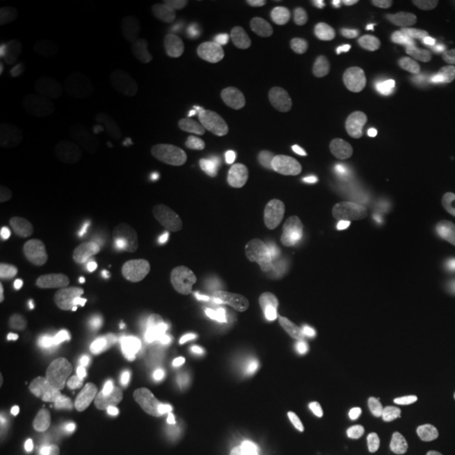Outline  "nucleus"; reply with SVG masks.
<instances>
[{
  "label": "nucleus",
  "instance_id": "1",
  "mask_svg": "<svg viewBox=\"0 0 455 455\" xmlns=\"http://www.w3.org/2000/svg\"><path fill=\"white\" fill-rule=\"evenodd\" d=\"M129 180L142 195L169 199L186 189L188 172L172 150L159 144H146L132 156Z\"/></svg>",
  "mask_w": 455,
  "mask_h": 455
},
{
  "label": "nucleus",
  "instance_id": "2",
  "mask_svg": "<svg viewBox=\"0 0 455 455\" xmlns=\"http://www.w3.org/2000/svg\"><path fill=\"white\" fill-rule=\"evenodd\" d=\"M302 306L315 321L346 332L366 331L374 321L371 304L344 289H312L302 297Z\"/></svg>",
  "mask_w": 455,
  "mask_h": 455
},
{
  "label": "nucleus",
  "instance_id": "3",
  "mask_svg": "<svg viewBox=\"0 0 455 455\" xmlns=\"http://www.w3.org/2000/svg\"><path fill=\"white\" fill-rule=\"evenodd\" d=\"M44 210L51 223L71 235H90L108 225L110 212L101 197L78 188L49 193Z\"/></svg>",
  "mask_w": 455,
  "mask_h": 455
},
{
  "label": "nucleus",
  "instance_id": "4",
  "mask_svg": "<svg viewBox=\"0 0 455 455\" xmlns=\"http://www.w3.org/2000/svg\"><path fill=\"white\" fill-rule=\"evenodd\" d=\"M220 163L229 180L251 193H268L276 182L274 164L259 147L244 139H231L220 152Z\"/></svg>",
  "mask_w": 455,
  "mask_h": 455
},
{
  "label": "nucleus",
  "instance_id": "5",
  "mask_svg": "<svg viewBox=\"0 0 455 455\" xmlns=\"http://www.w3.org/2000/svg\"><path fill=\"white\" fill-rule=\"evenodd\" d=\"M396 236L410 259L440 274L454 270V246L430 223L407 218L396 227Z\"/></svg>",
  "mask_w": 455,
  "mask_h": 455
},
{
  "label": "nucleus",
  "instance_id": "6",
  "mask_svg": "<svg viewBox=\"0 0 455 455\" xmlns=\"http://www.w3.org/2000/svg\"><path fill=\"white\" fill-rule=\"evenodd\" d=\"M147 280L174 304L188 307L197 297L199 280L163 248H147L140 257Z\"/></svg>",
  "mask_w": 455,
  "mask_h": 455
},
{
  "label": "nucleus",
  "instance_id": "7",
  "mask_svg": "<svg viewBox=\"0 0 455 455\" xmlns=\"http://www.w3.org/2000/svg\"><path fill=\"white\" fill-rule=\"evenodd\" d=\"M46 263L33 250L2 246L0 250V292L12 297L34 293L46 280Z\"/></svg>",
  "mask_w": 455,
  "mask_h": 455
},
{
  "label": "nucleus",
  "instance_id": "8",
  "mask_svg": "<svg viewBox=\"0 0 455 455\" xmlns=\"http://www.w3.org/2000/svg\"><path fill=\"white\" fill-rule=\"evenodd\" d=\"M115 317L132 327H150L163 319L164 302L159 292L140 282H122L110 293Z\"/></svg>",
  "mask_w": 455,
  "mask_h": 455
},
{
  "label": "nucleus",
  "instance_id": "9",
  "mask_svg": "<svg viewBox=\"0 0 455 455\" xmlns=\"http://www.w3.org/2000/svg\"><path fill=\"white\" fill-rule=\"evenodd\" d=\"M73 188L98 197H115L127 186V172L120 164L103 154H83L69 165Z\"/></svg>",
  "mask_w": 455,
  "mask_h": 455
},
{
  "label": "nucleus",
  "instance_id": "10",
  "mask_svg": "<svg viewBox=\"0 0 455 455\" xmlns=\"http://www.w3.org/2000/svg\"><path fill=\"white\" fill-rule=\"evenodd\" d=\"M306 427L314 442L329 455H364L366 447L358 430L336 411L317 408L306 417Z\"/></svg>",
  "mask_w": 455,
  "mask_h": 455
},
{
  "label": "nucleus",
  "instance_id": "11",
  "mask_svg": "<svg viewBox=\"0 0 455 455\" xmlns=\"http://www.w3.org/2000/svg\"><path fill=\"white\" fill-rule=\"evenodd\" d=\"M395 108L403 118L422 127L437 125L449 114L447 98L430 83L403 86L395 95Z\"/></svg>",
  "mask_w": 455,
  "mask_h": 455
},
{
  "label": "nucleus",
  "instance_id": "12",
  "mask_svg": "<svg viewBox=\"0 0 455 455\" xmlns=\"http://www.w3.org/2000/svg\"><path fill=\"white\" fill-rule=\"evenodd\" d=\"M243 66L248 76L261 86L274 82L280 66V43L267 31L248 34L243 41Z\"/></svg>",
  "mask_w": 455,
  "mask_h": 455
},
{
  "label": "nucleus",
  "instance_id": "13",
  "mask_svg": "<svg viewBox=\"0 0 455 455\" xmlns=\"http://www.w3.org/2000/svg\"><path fill=\"white\" fill-rule=\"evenodd\" d=\"M327 92L338 114L359 115L368 105L370 92L363 76L349 68H336L327 78Z\"/></svg>",
  "mask_w": 455,
  "mask_h": 455
},
{
  "label": "nucleus",
  "instance_id": "14",
  "mask_svg": "<svg viewBox=\"0 0 455 455\" xmlns=\"http://www.w3.org/2000/svg\"><path fill=\"white\" fill-rule=\"evenodd\" d=\"M193 243L201 248L214 268L229 280L243 276V261L240 259L236 248L229 243L227 236L210 225H197L191 233Z\"/></svg>",
  "mask_w": 455,
  "mask_h": 455
},
{
  "label": "nucleus",
  "instance_id": "15",
  "mask_svg": "<svg viewBox=\"0 0 455 455\" xmlns=\"http://www.w3.org/2000/svg\"><path fill=\"white\" fill-rule=\"evenodd\" d=\"M68 98L71 105L83 114L100 115L114 108L118 93L112 83L98 78H83L69 86Z\"/></svg>",
  "mask_w": 455,
  "mask_h": 455
},
{
  "label": "nucleus",
  "instance_id": "16",
  "mask_svg": "<svg viewBox=\"0 0 455 455\" xmlns=\"http://www.w3.org/2000/svg\"><path fill=\"white\" fill-rule=\"evenodd\" d=\"M263 103L276 122L285 127H297L306 120V112L295 100V83L291 78H275L263 86Z\"/></svg>",
  "mask_w": 455,
  "mask_h": 455
},
{
  "label": "nucleus",
  "instance_id": "17",
  "mask_svg": "<svg viewBox=\"0 0 455 455\" xmlns=\"http://www.w3.org/2000/svg\"><path fill=\"white\" fill-rule=\"evenodd\" d=\"M11 88H12V100L7 114L9 124L17 131H26L33 125L36 116L43 107L44 88L34 78L20 80Z\"/></svg>",
  "mask_w": 455,
  "mask_h": 455
},
{
  "label": "nucleus",
  "instance_id": "18",
  "mask_svg": "<svg viewBox=\"0 0 455 455\" xmlns=\"http://www.w3.org/2000/svg\"><path fill=\"white\" fill-rule=\"evenodd\" d=\"M304 22L309 33L331 46H344L353 34L351 22L334 12L332 9L314 7L304 14Z\"/></svg>",
  "mask_w": 455,
  "mask_h": 455
},
{
  "label": "nucleus",
  "instance_id": "19",
  "mask_svg": "<svg viewBox=\"0 0 455 455\" xmlns=\"http://www.w3.org/2000/svg\"><path fill=\"white\" fill-rule=\"evenodd\" d=\"M358 255L364 261L388 267L393 270H407L410 267V257L402 246L391 243L390 240L374 235V236H364L356 244Z\"/></svg>",
  "mask_w": 455,
  "mask_h": 455
},
{
  "label": "nucleus",
  "instance_id": "20",
  "mask_svg": "<svg viewBox=\"0 0 455 455\" xmlns=\"http://www.w3.org/2000/svg\"><path fill=\"white\" fill-rule=\"evenodd\" d=\"M442 321L434 312H427L422 317H403L400 321V332L403 339L422 355L434 353Z\"/></svg>",
  "mask_w": 455,
  "mask_h": 455
},
{
  "label": "nucleus",
  "instance_id": "21",
  "mask_svg": "<svg viewBox=\"0 0 455 455\" xmlns=\"http://www.w3.org/2000/svg\"><path fill=\"white\" fill-rule=\"evenodd\" d=\"M36 34V20L28 14L11 12L0 17V49L11 51L29 43Z\"/></svg>",
  "mask_w": 455,
  "mask_h": 455
},
{
  "label": "nucleus",
  "instance_id": "22",
  "mask_svg": "<svg viewBox=\"0 0 455 455\" xmlns=\"http://www.w3.org/2000/svg\"><path fill=\"white\" fill-rule=\"evenodd\" d=\"M371 292L379 299L405 300L410 295V285L402 276L393 275L390 272H379L371 283Z\"/></svg>",
  "mask_w": 455,
  "mask_h": 455
},
{
  "label": "nucleus",
  "instance_id": "23",
  "mask_svg": "<svg viewBox=\"0 0 455 455\" xmlns=\"http://www.w3.org/2000/svg\"><path fill=\"white\" fill-rule=\"evenodd\" d=\"M19 449L24 455H66L61 443L43 434H28L19 440Z\"/></svg>",
  "mask_w": 455,
  "mask_h": 455
},
{
  "label": "nucleus",
  "instance_id": "24",
  "mask_svg": "<svg viewBox=\"0 0 455 455\" xmlns=\"http://www.w3.org/2000/svg\"><path fill=\"white\" fill-rule=\"evenodd\" d=\"M327 7L344 17L346 20H359L370 16L376 7L373 0H331Z\"/></svg>",
  "mask_w": 455,
  "mask_h": 455
},
{
  "label": "nucleus",
  "instance_id": "25",
  "mask_svg": "<svg viewBox=\"0 0 455 455\" xmlns=\"http://www.w3.org/2000/svg\"><path fill=\"white\" fill-rule=\"evenodd\" d=\"M24 395V383L14 373L2 371L0 374V403L11 405Z\"/></svg>",
  "mask_w": 455,
  "mask_h": 455
},
{
  "label": "nucleus",
  "instance_id": "26",
  "mask_svg": "<svg viewBox=\"0 0 455 455\" xmlns=\"http://www.w3.org/2000/svg\"><path fill=\"white\" fill-rule=\"evenodd\" d=\"M400 68L398 52L393 48H383L374 56V69L379 73V76H393Z\"/></svg>",
  "mask_w": 455,
  "mask_h": 455
},
{
  "label": "nucleus",
  "instance_id": "27",
  "mask_svg": "<svg viewBox=\"0 0 455 455\" xmlns=\"http://www.w3.org/2000/svg\"><path fill=\"white\" fill-rule=\"evenodd\" d=\"M49 140V132L46 127H36L33 131L29 132L24 139H22V142H20V148H22V152L26 154V156H31V154H36V152H39L43 147L48 144Z\"/></svg>",
  "mask_w": 455,
  "mask_h": 455
},
{
  "label": "nucleus",
  "instance_id": "28",
  "mask_svg": "<svg viewBox=\"0 0 455 455\" xmlns=\"http://www.w3.org/2000/svg\"><path fill=\"white\" fill-rule=\"evenodd\" d=\"M428 83L439 90H451L455 86V68L445 66L428 75Z\"/></svg>",
  "mask_w": 455,
  "mask_h": 455
},
{
  "label": "nucleus",
  "instance_id": "29",
  "mask_svg": "<svg viewBox=\"0 0 455 455\" xmlns=\"http://www.w3.org/2000/svg\"><path fill=\"white\" fill-rule=\"evenodd\" d=\"M442 195L445 197L447 204L451 206V210L455 212V176H451L443 180L442 184Z\"/></svg>",
  "mask_w": 455,
  "mask_h": 455
},
{
  "label": "nucleus",
  "instance_id": "30",
  "mask_svg": "<svg viewBox=\"0 0 455 455\" xmlns=\"http://www.w3.org/2000/svg\"><path fill=\"white\" fill-rule=\"evenodd\" d=\"M208 260H210L208 255H206L201 248H197V250H193V251L188 253V267H189V268H196V267H199V265H203V263H206Z\"/></svg>",
  "mask_w": 455,
  "mask_h": 455
},
{
  "label": "nucleus",
  "instance_id": "31",
  "mask_svg": "<svg viewBox=\"0 0 455 455\" xmlns=\"http://www.w3.org/2000/svg\"><path fill=\"white\" fill-rule=\"evenodd\" d=\"M11 100H12V88H4L2 93H0V114H9V108H11Z\"/></svg>",
  "mask_w": 455,
  "mask_h": 455
},
{
  "label": "nucleus",
  "instance_id": "32",
  "mask_svg": "<svg viewBox=\"0 0 455 455\" xmlns=\"http://www.w3.org/2000/svg\"><path fill=\"white\" fill-rule=\"evenodd\" d=\"M319 356V349L315 347V346H306L304 349H302V358L306 359V361H312V359H315Z\"/></svg>",
  "mask_w": 455,
  "mask_h": 455
},
{
  "label": "nucleus",
  "instance_id": "33",
  "mask_svg": "<svg viewBox=\"0 0 455 455\" xmlns=\"http://www.w3.org/2000/svg\"><path fill=\"white\" fill-rule=\"evenodd\" d=\"M229 455H265L263 452H260L259 449H255V447H250V445H244V447H240V449H236L235 452H231Z\"/></svg>",
  "mask_w": 455,
  "mask_h": 455
},
{
  "label": "nucleus",
  "instance_id": "34",
  "mask_svg": "<svg viewBox=\"0 0 455 455\" xmlns=\"http://www.w3.org/2000/svg\"><path fill=\"white\" fill-rule=\"evenodd\" d=\"M393 227H395V223L387 218V220L379 221V225L376 228V235H381V233H385V231H390Z\"/></svg>",
  "mask_w": 455,
  "mask_h": 455
},
{
  "label": "nucleus",
  "instance_id": "35",
  "mask_svg": "<svg viewBox=\"0 0 455 455\" xmlns=\"http://www.w3.org/2000/svg\"><path fill=\"white\" fill-rule=\"evenodd\" d=\"M180 442H174V443H171V445L167 447V451H165V454L164 455H178L180 454Z\"/></svg>",
  "mask_w": 455,
  "mask_h": 455
},
{
  "label": "nucleus",
  "instance_id": "36",
  "mask_svg": "<svg viewBox=\"0 0 455 455\" xmlns=\"http://www.w3.org/2000/svg\"><path fill=\"white\" fill-rule=\"evenodd\" d=\"M0 133H2V137H0V148H4L5 142H7V133H5V127L4 125H0Z\"/></svg>",
  "mask_w": 455,
  "mask_h": 455
},
{
  "label": "nucleus",
  "instance_id": "37",
  "mask_svg": "<svg viewBox=\"0 0 455 455\" xmlns=\"http://www.w3.org/2000/svg\"><path fill=\"white\" fill-rule=\"evenodd\" d=\"M451 319H452V324L455 325V304H452V307H451Z\"/></svg>",
  "mask_w": 455,
  "mask_h": 455
},
{
  "label": "nucleus",
  "instance_id": "38",
  "mask_svg": "<svg viewBox=\"0 0 455 455\" xmlns=\"http://www.w3.org/2000/svg\"><path fill=\"white\" fill-rule=\"evenodd\" d=\"M5 455H14V454H5Z\"/></svg>",
  "mask_w": 455,
  "mask_h": 455
}]
</instances>
